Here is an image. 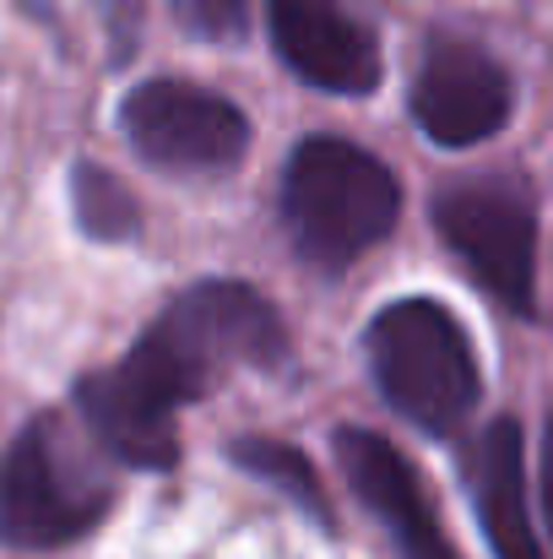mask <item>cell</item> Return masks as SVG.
<instances>
[{
  "instance_id": "cell-9",
  "label": "cell",
  "mask_w": 553,
  "mask_h": 559,
  "mask_svg": "<svg viewBox=\"0 0 553 559\" xmlns=\"http://www.w3.org/2000/svg\"><path fill=\"white\" fill-rule=\"evenodd\" d=\"M332 451H337V467H342L348 489L359 495V506L390 533L396 559H461L434 511L429 484L385 435L348 424L332 435Z\"/></svg>"
},
{
  "instance_id": "cell-3",
  "label": "cell",
  "mask_w": 553,
  "mask_h": 559,
  "mask_svg": "<svg viewBox=\"0 0 553 559\" xmlns=\"http://www.w3.org/2000/svg\"><path fill=\"white\" fill-rule=\"evenodd\" d=\"M277 217L293 255L315 272H348L396 234L401 186L348 136H304L277 180Z\"/></svg>"
},
{
  "instance_id": "cell-15",
  "label": "cell",
  "mask_w": 553,
  "mask_h": 559,
  "mask_svg": "<svg viewBox=\"0 0 553 559\" xmlns=\"http://www.w3.org/2000/svg\"><path fill=\"white\" fill-rule=\"evenodd\" d=\"M543 516L553 533V413H549V435H543Z\"/></svg>"
},
{
  "instance_id": "cell-11",
  "label": "cell",
  "mask_w": 553,
  "mask_h": 559,
  "mask_svg": "<svg viewBox=\"0 0 553 559\" xmlns=\"http://www.w3.org/2000/svg\"><path fill=\"white\" fill-rule=\"evenodd\" d=\"M228 462L239 467V473H250V478H261L272 495H282L293 511H304L315 527H337V516H332V500H326V484H321V473H315V462L299 451V445H288V440H272V435H239V440H228Z\"/></svg>"
},
{
  "instance_id": "cell-10",
  "label": "cell",
  "mask_w": 553,
  "mask_h": 559,
  "mask_svg": "<svg viewBox=\"0 0 553 559\" xmlns=\"http://www.w3.org/2000/svg\"><path fill=\"white\" fill-rule=\"evenodd\" d=\"M461 478L472 489L478 527L494 559H549L532 527V506H527V435L516 418H494L478 435Z\"/></svg>"
},
{
  "instance_id": "cell-13",
  "label": "cell",
  "mask_w": 553,
  "mask_h": 559,
  "mask_svg": "<svg viewBox=\"0 0 553 559\" xmlns=\"http://www.w3.org/2000/svg\"><path fill=\"white\" fill-rule=\"evenodd\" d=\"M180 27L206 44H239L250 33V0H169Z\"/></svg>"
},
{
  "instance_id": "cell-12",
  "label": "cell",
  "mask_w": 553,
  "mask_h": 559,
  "mask_svg": "<svg viewBox=\"0 0 553 559\" xmlns=\"http://www.w3.org/2000/svg\"><path fill=\"white\" fill-rule=\"evenodd\" d=\"M71 212L76 228L98 245H125L142 234V206L136 195L120 186V175L98 169V164H76L71 169Z\"/></svg>"
},
{
  "instance_id": "cell-8",
  "label": "cell",
  "mask_w": 553,
  "mask_h": 559,
  "mask_svg": "<svg viewBox=\"0 0 553 559\" xmlns=\"http://www.w3.org/2000/svg\"><path fill=\"white\" fill-rule=\"evenodd\" d=\"M266 27L277 60L315 93L364 98L385 76L380 38L342 0H266Z\"/></svg>"
},
{
  "instance_id": "cell-2",
  "label": "cell",
  "mask_w": 553,
  "mask_h": 559,
  "mask_svg": "<svg viewBox=\"0 0 553 559\" xmlns=\"http://www.w3.org/2000/svg\"><path fill=\"white\" fill-rule=\"evenodd\" d=\"M115 467L82 418L33 413L0 451V544L55 555L98 533L120 500Z\"/></svg>"
},
{
  "instance_id": "cell-14",
  "label": "cell",
  "mask_w": 553,
  "mask_h": 559,
  "mask_svg": "<svg viewBox=\"0 0 553 559\" xmlns=\"http://www.w3.org/2000/svg\"><path fill=\"white\" fill-rule=\"evenodd\" d=\"M98 16L109 27L115 60H131L136 55V33H142V0H98Z\"/></svg>"
},
{
  "instance_id": "cell-1",
  "label": "cell",
  "mask_w": 553,
  "mask_h": 559,
  "mask_svg": "<svg viewBox=\"0 0 553 559\" xmlns=\"http://www.w3.org/2000/svg\"><path fill=\"white\" fill-rule=\"evenodd\" d=\"M293 359L277 305L239 277L190 283L169 299L131 354L71 385L76 418L93 440L136 473L180 467V413L212 396L233 370H282Z\"/></svg>"
},
{
  "instance_id": "cell-5",
  "label": "cell",
  "mask_w": 553,
  "mask_h": 559,
  "mask_svg": "<svg viewBox=\"0 0 553 559\" xmlns=\"http://www.w3.org/2000/svg\"><path fill=\"white\" fill-rule=\"evenodd\" d=\"M434 228L494 305L538 321V195L521 175H472L440 186Z\"/></svg>"
},
{
  "instance_id": "cell-4",
  "label": "cell",
  "mask_w": 553,
  "mask_h": 559,
  "mask_svg": "<svg viewBox=\"0 0 553 559\" xmlns=\"http://www.w3.org/2000/svg\"><path fill=\"white\" fill-rule=\"evenodd\" d=\"M369 380L396 418L445 440L483 402V365L467 326L440 299H396L364 332Z\"/></svg>"
},
{
  "instance_id": "cell-6",
  "label": "cell",
  "mask_w": 553,
  "mask_h": 559,
  "mask_svg": "<svg viewBox=\"0 0 553 559\" xmlns=\"http://www.w3.org/2000/svg\"><path fill=\"white\" fill-rule=\"evenodd\" d=\"M120 131L142 164L180 175V180L228 175L250 153L244 109L212 87L180 82V76H158V82L131 87L120 98Z\"/></svg>"
},
{
  "instance_id": "cell-7",
  "label": "cell",
  "mask_w": 553,
  "mask_h": 559,
  "mask_svg": "<svg viewBox=\"0 0 553 559\" xmlns=\"http://www.w3.org/2000/svg\"><path fill=\"white\" fill-rule=\"evenodd\" d=\"M407 104H412L418 131L434 147L467 153V147L494 142L510 126V115H516V76L478 38L434 33L423 44V60H418Z\"/></svg>"
}]
</instances>
